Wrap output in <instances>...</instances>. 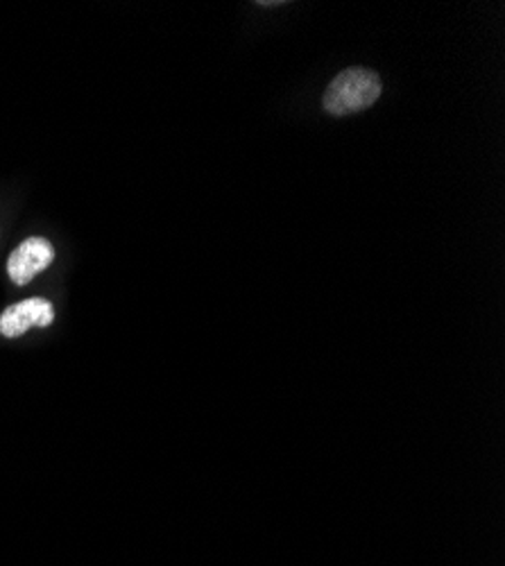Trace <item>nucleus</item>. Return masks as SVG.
<instances>
[{
  "label": "nucleus",
  "mask_w": 505,
  "mask_h": 566,
  "mask_svg": "<svg viewBox=\"0 0 505 566\" xmlns=\"http://www.w3.org/2000/svg\"><path fill=\"white\" fill-rule=\"evenodd\" d=\"M383 93V80L377 71L354 66L340 71L327 86L323 107L327 114L343 118L370 109Z\"/></svg>",
  "instance_id": "1"
},
{
  "label": "nucleus",
  "mask_w": 505,
  "mask_h": 566,
  "mask_svg": "<svg viewBox=\"0 0 505 566\" xmlns=\"http://www.w3.org/2000/svg\"><path fill=\"white\" fill-rule=\"evenodd\" d=\"M55 261V248L49 239L32 235L25 239L8 259V274L17 286H28V283L49 268Z\"/></svg>",
  "instance_id": "3"
},
{
  "label": "nucleus",
  "mask_w": 505,
  "mask_h": 566,
  "mask_svg": "<svg viewBox=\"0 0 505 566\" xmlns=\"http://www.w3.org/2000/svg\"><path fill=\"white\" fill-rule=\"evenodd\" d=\"M55 322V306L43 297H30L25 302L8 306L0 313V334L14 340L28 334L32 326L45 328Z\"/></svg>",
  "instance_id": "2"
}]
</instances>
